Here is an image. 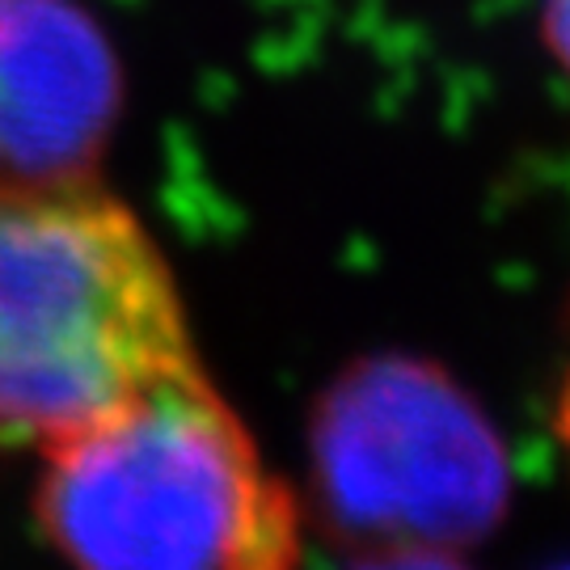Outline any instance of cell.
Here are the masks:
<instances>
[{
	"label": "cell",
	"mask_w": 570,
	"mask_h": 570,
	"mask_svg": "<svg viewBox=\"0 0 570 570\" xmlns=\"http://www.w3.org/2000/svg\"><path fill=\"white\" fill-rule=\"evenodd\" d=\"M35 515L102 570H279L301 550L292 494L199 360L42 449Z\"/></svg>",
	"instance_id": "2"
},
{
	"label": "cell",
	"mask_w": 570,
	"mask_h": 570,
	"mask_svg": "<svg viewBox=\"0 0 570 570\" xmlns=\"http://www.w3.org/2000/svg\"><path fill=\"white\" fill-rule=\"evenodd\" d=\"M115 106V63L60 0H0V183L81 178Z\"/></svg>",
	"instance_id": "3"
},
{
	"label": "cell",
	"mask_w": 570,
	"mask_h": 570,
	"mask_svg": "<svg viewBox=\"0 0 570 570\" xmlns=\"http://www.w3.org/2000/svg\"><path fill=\"white\" fill-rule=\"evenodd\" d=\"M195 364L178 279L89 178L0 183V449H51Z\"/></svg>",
	"instance_id": "1"
},
{
	"label": "cell",
	"mask_w": 570,
	"mask_h": 570,
	"mask_svg": "<svg viewBox=\"0 0 570 570\" xmlns=\"http://www.w3.org/2000/svg\"><path fill=\"white\" fill-rule=\"evenodd\" d=\"M541 30H546L553 60H558L562 77L570 85V0H546L541 4Z\"/></svg>",
	"instance_id": "4"
}]
</instances>
